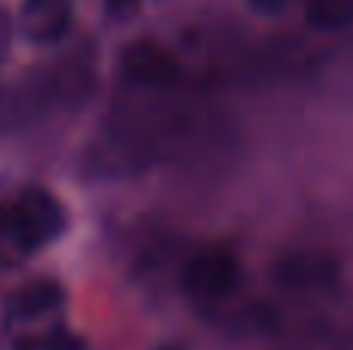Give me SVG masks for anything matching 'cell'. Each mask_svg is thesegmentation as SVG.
Segmentation results:
<instances>
[{
	"mask_svg": "<svg viewBox=\"0 0 353 350\" xmlns=\"http://www.w3.org/2000/svg\"><path fill=\"white\" fill-rule=\"evenodd\" d=\"M65 229V211L59 198L43 186H28L10 205L0 208V242L22 254H34L56 242Z\"/></svg>",
	"mask_w": 353,
	"mask_h": 350,
	"instance_id": "6da1fadb",
	"label": "cell"
},
{
	"mask_svg": "<svg viewBox=\"0 0 353 350\" xmlns=\"http://www.w3.org/2000/svg\"><path fill=\"white\" fill-rule=\"evenodd\" d=\"M242 260L230 248H201L183 267V291L195 304H223L242 289Z\"/></svg>",
	"mask_w": 353,
	"mask_h": 350,
	"instance_id": "7a4b0ae2",
	"label": "cell"
},
{
	"mask_svg": "<svg viewBox=\"0 0 353 350\" xmlns=\"http://www.w3.org/2000/svg\"><path fill=\"white\" fill-rule=\"evenodd\" d=\"M121 74L128 84L140 87V90H174L176 81H180V65L159 43L137 41L130 47H124Z\"/></svg>",
	"mask_w": 353,
	"mask_h": 350,
	"instance_id": "3957f363",
	"label": "cell"
},
{
	"mask_svg": "<svg viewBox=\"0 0 353 350\" xmlns=\"http://www.w3.org/2000/svg\"><path fill=\"white\" fill-rule=\"evenodd\" d=\"M74 22V0H22L19 31L34 47H53Z\"/></svg>",
	"mask_w": 353,
	"mask_h": 350,
	"instance_id": "277c9868",
	"label": "cell"
},
{
	"mask_svg": "<svg viewBox=\"0 0 353 350\" xmlns=\"http://www.w3.org/2000/svg\"><path fill=\"white\" fill-rule=\"evenodd\" d=\"M341 276V267L335 258L329 254H316V251H298V254H285L276 264V282L282 289L292 291H313V289H332Z\"/></svg>",
	"mask_w": 353,
	"mask_h": 350,
	"instance_id": "5b68a950",
	"label": "cell"
},
{
	"mask_svg": "<svg viewBox=\"0 0 353 350\" xmlns=\"http://www.w3.org/2000/svg\"><path fill=\"white\" fill-rule=\"evenodd\" d=\"M59 304H62V289L56 282H50V279H41V282H28L10 298V316L12 320H34V316L56 310Z\"/></svg>",
	"mask_w": 353,
	"mask_h": 350,
	"instance_id": "8992f818",
	"label": "cell"
},
{
	"mask_svg": "<svg viewBox=\"0 0 353 350\" xmlns=\"http://www.w3.org/2000/svg\"><path fill=\"white\" fill-rule=\"evenodd\" d=\"M304 16L316 31H347L353 28V0H307Z\"/></svg>",
	"mask_w": 353,
	"mask_h": 350,
	"instance_id": "52a82bcc",
	"label": "cell"
},
{
	"mask_svg": "<svg viewBox=\"0 0 353 350\" xmlns=\"http://www.w3.org/2000/svg\"><path fill=\"white\" fill-rule=\"evenodd\" d=\"M16 350H84V341L68 329H53L43 338H22L16 341Z\"/></svg>",
	"mask_w": 353,
	"mask_h": 350,
	"instance_id": "ba28073f",
	"label": "cell"
},
{
	"mask_svg": "<svg viewBox=\"0 0 353 350\" xmlns=\"http://www.w3.org/2000/svg\"><path fill=\"white\" fill-rule=\"evenodd\" d=\"M288 3L292 0H248V6L254 12H261V16H279V12L288 10Z\"/></svg>",
	"mask_w": 353,
	"mask_h": 350,
	"instance_id": "9c48e42d",
	"label": "cell"
},
{
	"mask_svg": "<svg viewBox=\"0 0 353 350\" xmlns=\"http://www.w3.org/2000/svg\"><path fill=\"white\" fill-rule=\"evenodd\" d=\"M6 47H10V19L0 12V62L6 56Z\"/></svg>",
	"mask_w": 353,
	"mask_h": 350,
	"instance_id": "30bf717a",
	"label": "cell"
},
{
	"mask_svg": "<svg viewBox=\"0 0 353 350\" xmlns=\"http://www.w3.org/2000/svg\"><path fill=\"white\" fill-rule=\"evenodd\" d=\"M105 3H109L112 12H130L134 10V0H105Z\"/></svg>",
	"mask_w": 353,
	"mask_h": 350,
	"instance_id": "8fae6325",
	"label": "cell"
}]
</instances>
